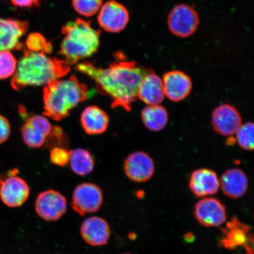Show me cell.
Instances as JSON below:
<instances>
[{
  "instance_id": "cell-21",
  "label": "cell",
  "mask_w": 254,
  "mask_h": 254,
  "mask_svg": "<svg viewBox=\"0 0 254 254\" xmlns=\"http://www.w3.org/2000/svg\"><path fill=\"white\" fill-rule=\"evenodd\" d=\"M82 128L89 135L103 134L109 125L107 113L97 106H89L82 111L81 116Z\"/></svg>"
},
{
  "instance_id": "cell-11",
  "label": "cell",
  "mask_w": 254,
  "mask_h": 254,
  "mask_svg": "<svg viewBox=\"0 0 254 254\" xmlns=\"http://www.w3.org/2000/svg\"><path fill=\"white\" fill-rule=\"evenodd\" d=\"M124 170L127 177L132 182L145 183L154 176L155 163L153 159L147 152L135 151L126 158Z\"/></svg>"
},
{
  "instance_id": "cell-7",
  "label": "cell",
  "mask_w": 254,
  "mask_h": 254,
  "mask_svg": "<svg viewBox=\"0 0 254 254\" xmlns=\"http://www.w3.org/2000/svg\"><path fill=\"white\" fill-rule=\"evenodd\" d=\"M167 24L171 33L178 37L187 38L195 33L199 24V16L192 7L179 4L171 9Z\"/></svg>"
},
{
  "instance_id": "cell-20",
  "label": "cell",
  "mask_w": 254,
  "mask_h": 254,
  "mask_svg": "<svg viewBox=\"0 0 254 254\" xmlns=\"http://www.w3.org/2000/svg\"><path fill=\"white\" fill-rule=\"evenodd\" d=\"M165 97L162 79L155 73L148 71L139 85L137 98L147 106H151L163 103Z\"/></svg>"
},
{
  "instance_id": "cell-14",
  "label": "cell",
  "mask_w": 254,
  "mask_h": 254,
  "mask_svg": "<svg viewBox=\"0 0 254 254\" xmlns=\"http://www.w3.org/2000/svg\"><path fill=\"white\" fill-rule=\"evenodd\" d=\"M242 122L239 111L229 104L220 105L212 113V128L222 136H230L236 134Z\"/></svg>"
},
{
  "instance_id": "cell-6",
  "label": "cell",
  "mask_w": 254,
  "mask_h": 254,
  "mask_svg": "<svg viewBox=\"0 0 254 254\" xmlns=\"http://www.w3.org/2000/svg\"><path fill=\"white\" fill-rule=\"evenodd\" d=\"M220 244L228 250L243 247L246 254H254V235L252 227L234 216L227 222L226 226L222 228Z\"/></svg>"
},
{
  "instance_id": "cell-28",
  "label": "cell",
  "mask_w": 254,
  "mask_h": 254,
  "mask_svg": "<svg viewBox=\"0 0 254 254\" xmlns=\"http://www.w3.org/2000/svg\"><path fill=\"white\" fill-rule=\"evenodd\" d=\"M71 151L63 147H55L50 151V160L56 166L64 167L69 163Z\"/></svg>"
},
{
  "instance_id": "cell-32",
  "label": "cell",
  "mask_w": 254,
  "mask_h": 254,
  "mask_svg": "<svg viewBox=\"0 0 254 254\" xmlns=\"http://www.w3.org/2000/svg\"></svg>"
},
{
  "instance_id": "cell-23",
  "label": "cell",
  "mask_w": 254,
  "mask_h": 254,
  "mask_svg": "<svg viewBox=\"0 0 254 254\" xmlns=\"http://www.w3.org/2000/svg\"><path fill=\"white\" fill-rule=\"evenodd\" d=\"M69 164L75 174L85 176L90 174L94 167V160L90 152L84 149L77 148L71 151Z\"/></svg>"
},
{
  "instance_id": "cell-3",
  "label": "cell",
  "mask_w": 254,
  "mask_h": 254,
  "mask_svg": "<svg viewBox=\"0 0 254 254\" xmlns=\"http://www.w3.org/2000/svg\"><path fill=\"white\" fill-rule=\"evenodd\" d=\"M88 95L87 85L74 75L50 82L43 90L44 116L57 122L66 118Z\"/></svg>"
},
{
  "instance_id": "cell-25",
  "label": "cell",
  "mask_w": 254,
  "mask_h": 254,
  "mask_svg": "<svg viewBox=\"0 0 254 254\" xmlns=\"http://www.w3.org/2000/svg\"><path fill=\"white\" fill-rule=\"evenodd\" d=\"M17 66V60L10 52H0V79L12 77L15 74Z\"/></svg>"
},
{
  "instance_id": "cell-31",
  "label": "cell",
  "mask_w": 254,
  "mask_h": 254,
  "mask_svg": "<svg viewBox=\"0 0 254 254\" xmlns=\"http://www.w3.org/2000/svg\"><path fill=\"white\" fill-rule=\"evenodd\" d=\"M1 176H0V182H1Z\"/></svg>"
},
{
  "instance_id": "cell-12",
  "label": "cell",
  "mask_w": 254,
  "mask_h": 254,
  "mask_svg": "<svg viewBox=\"0 0 254 254\" xmlns=\"http://www.w3.org/2000/svg\"><path fill=\"white\" fill-rule=\"evenodd\" d=\"M30 193L29 186L25 181L15 174L0 182V198L10 208L20 207L26 202Z\"/></svg>"
},
{
  "instance_id": "cell-9",
  "label": "cell",
  "mask_w": 254,
  "mask_h": 254,
  "mask_svg": "<svg viewBox=\"0 0 254 254\" xmlns=\"http://www.w3.org/2000/svg\"><path fill=\"white\" fill-rule=\"evenodd\" d=\"M35 209L41 218L56 221L61 218L67 209L65 196L57 190H49L41 192L36 200Z\"/></svg>"
},
{
  "instance_id": "cell-18",
  "label": "cell",
  "mask_w": 254,
  "mask_h": 254,
  "mask_svg": "<svg viewBox=\"0 0 254 254\" xmlns=\"http://www.w3.org/2000/svg\"><path fill=\"white\" fill-rule=\"evenodd\" d=\"M81 236L85 242L91 246L106 245L111 236L110 227L105 219L91 217L85 219L80 228Z\"/></svg>"
},
{
  "instance_id": "cell-33",
  "label": "cell",
  "mask_w": 254,
  "mask_h": 254,
  "mask_svg": "<svg viewBox=\"0 0 254 254\" xmlns=\"http://www.w3.org/2000/svg\"><path fill=\"white\" fill-rule=\"evenodd\" d=\"M0 1H1V0H0Z\"/></svg>"
},
{
  "instance_id": "cell-27",
  "label": "cell",
  "mask_w": 254,
  "mask_h": 254,
  "mask_svg": "<svg viewBox=\"0 0 254 254\" xmlns=\"http://www.w3.org/2000/svg\"><path fill=\"white\" fill-rule=\"evenodd\" d=\"M26 46L28 50L33 52L50 53L52 52V46L47 43L45 38L40 33H33L29 35L26 40Z\"/></svg>"
},
{
  "instance_id": "cell-8",
  "label": "cell",
  "mask_w": 254,
  "mask_h": 254,
  "mask_svg": "<svg viewBox=\"0 0 254 254\" xmlns=\"http://www.w3.org/2000/svg\"><path fill=\"white\" fill-rule=\"evenodd\" d=\"M103 200V193L99 187L93 183H82L73 191L71 205L77 213L83 216L99 210Z\"/></svg>"
},
{
  "instance_id": "cell-26",
  "label": "cell",
  "mask_w": 254,
  "mask_h": 254,
  "mask_svg": "<svg viewBox=\"0 0 254 254\" xmlns=\"http://www.w3.org/2000/svg\"><path fill=\"white\" fill-rule=\"evenodd\" d=\"M103 1V0H72V5L78 14L91 17L100 11Z\"/></svg>"
},
{
  "instance_id": "cell-5",
  "label": "cell",
  "mask_w": 254,
  "mask_h": 254,
  "mask_svg": "<svg viewBox=\"0 0 254 254\" xmlns=\"http://www.w3.org/2000/svg\"><path fill=\"white\" fill-rule=\"evenodd\" d=\"M25 144L33 148L50 144L59 145L64 136L61 128L53 126L46 117L34 116L28 119L21 129Z\"/></svg>"
},
{
  "instance_id": "cell-4",
  "label": "cell",
  "mask_w": 254,
  "mask_h": 254,
  "mask_svg": "<svg viewBox=\"0 0 254 254\" xmlns=\"http://www.w3.org/2000/svg\"><path fill=\"white\" fill-rule=\"evenodd\" d=\"M64 39L59 53L69 65L77 64L97 52L100 31L95 30L90 21L77 19L62 28Z\"/></svg>"
},
{
  "instance_id": "cell-29",
  "label": "cell",
  "mask_w": 254,
  "mask_h": 254,
  "mask_svg": "<svg viewBox=\"0 0 254 254\" xmlns=\"http://www.w3.org/2000/svg\"><path fill=\"white\" fill-rule=\"evenodd\" d=\"M11 127L7 119L0 115V144L7 141L10 135Z\"/></svg>"
},
{
  "instance_id": "cell-17",
  "label": "cell",
  "mask_w": 254,
  "mask_h": 254,
  "mask_svg": "<svg viewBox=\"0 0 254 254\" xmlns=\"http://www.w3.org/2000/svg\"><path fill=\"white\" fill-rule=\"evenodd\" d=\"M189 188L197 197H207L215 194L220 189V179L215 171L199 168L193 171L189 181Z\"/></svg>"
},
{
  "instance_id": "cell-10",
  "label": "cell",
  "mask_w": 254,
  "mask_h": 254,
  "mask_svg": "<svg viewBox=\"0 0 254 254\" xmlns=\"http://www.w3.org/2000/svg\"><path fill=\"white\" fill-rule=\"evenodd\" d=\"M196 220L203 226L218 227L227 220L226 208L217 198L204 197L200 199L193 210Z\"/></svg>"
},
{
  "instance_id": "cell-16",
  "label": "cell",
  "mask_w": 254,
  "mask_h": 254,
  "mask_svg": "<svg viewBox=\"0 0 254 254\" xmlns=\"http://www.w3.org/2000/svg\"><path fill=\"white\" fill-rule=\"evenodd\" d=\"M162 81L165 96L173 102L185 100L192 91L191 79L182 71H168L164 75Z\"/></svg>"
},
{
  "instance_id": "cell-1",
  "label": "cell",
  "mask_w": 254,
  "mask_h": 254,
  "mask_svg": "<svg viewBox=\"0 0 254 254\" xmlns=\"http://www.w3.org/2000/svg\"><path fill=\"white\" fill-rule=\"evenodd\" d=\"M75 68L95 81L100 93L112 100V107L131 110L137 98L139 84L148 71L134 62L113 63L109 67L98 68L90 63L77 64Z\"/></svg>"
},
{
  "instance_id": "cell-19",
  "label": "cell",
  "mask_w": 254,
  "mask_h": 254,
  "mask_svg": "<svg viewBox=\"0 0 254 254\" xmlns=\"http://www.w3.org/2000/svg\"><path fill=\"white\" fill-rule=\"evenodd\" d=\"M220 188L225 195L230 198L243 197L249 189L247 175L239 168H230L222 174L220 179Z\"/></svg>"
},
{
  "instance_id": "cell-13",
  "label": "cell",
  "mask_w": 254,
  "mask_h": 254,
  "mask_svg": "<svg viewBox=\"0 0 254 254\" xmlns=\"http://www.w3.org/2000/svg\"><path fill=\"white\" fill-rule=\"evenodd\" d=\"M129 15L127 9L115 1H108L101 6L98 15V23L110 33H119L128 24Z\"/></svg>"
},
{
  "instance_id": "cell-30",
  "label": "cell",
  "mask_w": 254,
  "mask_h": 254,
  "mask_svg": "<svg viewBox=\"0 0 254 254\" xmlns=\"http://www.w3.org/2000/svg\"><path fill=\"white\" fill-rule=\"evenodd\" d=\"M12 4L21 8L37 7L39 5V0H11Z\"/></svg>"
},
{
  "instance_id": "cell-22",
  "label": "cell",
  "mask_w": 254,
  "mask_h": 254,
  "mask_svg": "<svg viewBox=\"0 0 254 254\" xmlns=\"http://www.w3.org/2000/svg\"><path fill=\"white\" fill-rule=\"evenodd\" d=\"M141 117L146 128L152 132L166 128L169 120L167 109L160 104L146 106L141 111Z\"/></svg>"
},
{
  "instance_id": "cell-24",
  "label": "cell",
  "mask_w": 254,
  "mask_h": 254,
  "mask_svg": "<svg viewBox=\"0 0 254 254\" xmlns=\"http://www.w3.org/2000/svg\"><path fill=\"white\" fill-rule=\"evenodd\" d=\"M254 124L247 122L242 124L236 134V140L243 150L253 151L254 147Z\"/></svg>"
},
{
  "instance_id": "cell-15",
  "label": "cell",
  "mask_w": 254,
  "mask_h": 254,
  "mask_svg": "<svg viewBox=\"0 0 254 254\" xmlns=\"http://www.w3.org/2000/svg\"><path fill=\"white\" fill-rule=\"evenodd\" d=\"M28 28L27 21L0 18V52L23 49L20 40L26 33Z\"/></svg>"
},
{
  "instance_id": "cell-2",
  "label": "cell",
  "mask_w": 254,
  "mask_h": 254,
  "mask_svg": "<svg viewBox=\"0 0 254 254\" xmlns=\"http://www.w3.org/2000/svg\"><path fill=\"white\" fill-rule=\"evenodd\" d=\"M69 65L64 60L50 57L47 54L24 50L17 64L11 85L15 90L27 87L43 86L68 74Z\"/></svg>"
}]
</instances>
